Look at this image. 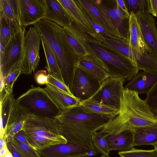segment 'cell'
<instances>
[{"instance_id":"6da1fadb","label":"cell","mask_w":157,"mask_h":157,"mask_svg":"<svg viewBox=\"0 0 157 157\" xmlns=\"http://www.w3.org/2000/svg\"><path fill=\"white\" fill-rule=\"evenodd\" d=\"M114 117L89 113L80 106L62 110L54 119L60 134L67 141L94 149L92 134Z\"/></svg>"},{"instance_id":"7a4b0ae2","label":"cell","mask_w":157,"mask_h":157,"mask_svg":"<svg viewBox=\"0 0 157 157\" xmlns=\"http://www.w3.org/2000/svg\"><path fill=\"white\" fill-rule=\"evenodd\" d=\"M157 125V117L145 100L136 92L124 89L118 114L111 119L100 131L114 133L136 128Z\"/></svg>"},{"instance_id":"3957f363","label":"cell","mask_w":157,"mask_h":157,"mask_svg":"<svg viewBox=\"0 0 157 157\" xmlns=\"http://www.w3.org/2000/svg\"><path fill=\"white\" fill-rule=\"evenodd\" d=\"M66 28L75 36L88 52L95 55L103 62L109 70L110 77L121 78L126 82L138 74L139 69L132 61L98 41L74 23Z\"/></svg>"},{"instance_id":"277c9868","label":"cell","mask_w":157,"mask_h":157,"mask_svg":"<svg viewBox=\"0 0 157 157\" xmlns=\"http://www.w3.org/2000/svg\"><path fill=\"white\" fill-rule=\"evenodd\" d=\"M33 25L55 56L64 82L69 87L78 58L65 37L63 28L46 19H42Z\"/></svg>"},{"instance_id":"5b68a950","label":"cell","mask_w":157,"mask_h":157,"mask_svg":"<svg viewBox=\"0 0 157 157\" xmlns=\"http://www.w3.org/2000/svg\"><path fill=\"white\" fill-rule=\"evenodd\" d=\"M23 111L26 119L21 130L33 148L39 150L67 142L60 134L54 118Z\"/></svg>"},{"instance_id":"8992f818","label":"cell","mask_w":157,"mask_h":157,"mask_svg":"<svg viewBox=\"0 0 157 157\" xmlns=\"http://www.w3.org/2000/svg\"><path fill=\"white\" fill-rule=\"evenodd\" d=\"M16 103L24 112L49 118H54L62 111L44 88L40 86H32L16 99Z\"/></svg>"},{"instance_id":"52a82bcc","label":"cell","mask_w":157,"mask_h":157,"mask_svg":"<svg viewBox=\"0 0 157 157\" xmlns=\"http://www.w3.org/2000/svg\"><path fill=\"white\" fill-rule=\"evenodd\" d=\"M116 29L122 39L129 43L130 14L121 9L116 0H91Z\"/></svg>"},{"instance_id":"ba28073f","label":"cell","mask_w":157,"mask_h":157,"mask_svg":"<svg viewBox=\"0 0 157 157\" xmlns=\"http://www.w3.org/2000/svg\"><path fill=\"white\" fill-rule=\"evenodd\" d=\"M41 40L39 33L34 27H30L26 31L23 40L21 74H31L37 68L40 60Z\"/></svg>"},{"instance_id":"9c48e42d","label":"cell","mask_w":157,"mask_h":157,"mask_svg":"<svg viewBox=\"0 0 157 157\" xmlns=\"http://www.w3.org/2000/svg\"><path fill=\"white\" fill-rule=\"evenodd\" d=\"M125 82L121 78L109 77L101 82L98 89L90 98L119 109Z\"/></svg>"},{"instance_id":"30bf717a","label":"cell","mask_w":157,"mask_h":157,"mask_svg":"<svg viewBox=\"0 0 157 157\" xmlns=\"http://www.w3.org/2000/svg\"><path fill=\"white\" fill-rule=\"evenodd\" d=\"M101 83L75 66L69 87L72 95L81 101L90 98L98 89Z\"/></svg>"},{"instance_id":"8fae6325","label":"cell","mask_w":157,"mask_h":157,"mask_svg":"<svg viewBox=\"0 0 157 157\" xmlns=\"http://www.w3.org/2000/svg\"><path fill=\"white\" fill-rule=\"evenodd\" d=\"M25 29L15 35L0 51V74L4 77L16 64L21 61Z\"/></svg>"},{"instance_id":"7c38bea8","label":"cell","mask_w":157,"mask_h":157,"mask_svg":"<svg viewBox=\"0 0 157 157\" xmlns=\"http://www.w3.org/2000/svg\"><path fill=\"white\" fill-rule=\"evenodd\" d=\"M37 151L40 157H90L98 154L95 149L68 141Z\"/></svg>"},{"instance_id":"4fadbf2b","label":"cell","mask_w":157,"mask_h":157,"mask_svg":"<svg viewBox=\"0 0 157 157\" xmlns=\"http://www.w3.org/2000/svg\"><path fill=\"white\" fill-rule=\"evenodd\" d=\"M20 19L24 27L45 19V0H18Z\"/></svg>"},{"instance_id":"5bb4252c","label":"cell","mask_w":157,"mask_h":157,"mask_svg":"<svg viewBox=\"0 0 157 157\" xmlns=\"http://www.w3.org/2000/svg\"><path fill=\"white\" fill-rule=\"evenodd\" d=\"M75 66L92 75L101 83L110 77L109 70L103 62L90 52L79 58Z\"/></svg>"},{"instance_id":"9a60e30c","label":"cell","mask_w":157,"mask_h":157,"mask_svg":"<svg viewBox=\"0 0 157 157\" xmlns=\"http://www.w3.org/2000/svg\"><path fill=\"white\" fill-rule=\"evenodd\" d=\"M136 15L145 44L157 55V29L155 18L150 14L139 13Z\"/></svg>"},{"instance_id":"2e32d148","label":"cell","mask_w":157,"mask_h":157,"mask_svg":"<svg viewBox=\"0 0 157 157\" xmlns=\"http://www.w3.org/2000/svg\"><path fill=\"white\" fill-rule=\"evenodd\" d=\"M58 0L70 17L72 21L81 30L91 36L97 34L75 0Z\"/></svg>"},{"instance_id":"e0dca14e","label":"cell","mask_w":157,"mask_h":157,"mask_svg":"<svg viewBox=\"0 0 157 157\" xmlns=\"http://www.w3.org/2000/svg\"><path fill=\"white\" fill-rule=\"evenodd\" d=\"M105 137L110 151H125L133 147L134 136L132 129L114 133H106Z\"/></svg>"},{"instance_id":"ac0fdd59","label":"cell","mask_w":157,"mask_h":157,"mask_svg":"<svg viewBox=\"0 0 157 157\" xmlns=\"http://www.w3.org/2000/svg\"><path fill=\"white\" fill-rule=\"evenodd\" d=\"M44 19L55 22L63 28L71 25L72 20L58 0H45Z\"/></svg>"},{"instance_id":"d6986e66","label":"cell","mask_w":157,"mask_h":157,"mask_svg":"<svg viewBox=\"0 0 157 157\" xmlns=\"http://www.w3.org/2000/svg\"><path fill=\"white\" fill-rule=\"evenodd\" d=\"M157 81V75L143 71L131 79L124 89L134 91L139 94H147Z\"/></svg>"},{"instance_id":"ffe728a7","label":"cell","mask_w":157,"mask_h":157,"mask_svg":"<svg viewBox=\"0 0 157 157\" xmlns=\"http://www.w3.org/2000/svg\"><path fill=\"white\" fill-rule=\"evenodd\" d=\"M130 14L129 44L135 57L150 49L143 40L136 15L132 12Z\"/></svg>"},{"instance_id":"44dd1931","label":"cell","mask_w":157,"mask_h":157,"mask_svg":"<svg viewBox=\"0 0 157 157\" xmlns=\"http://www.w3.org/2000/svg\"><path fill=\"white\" fill-rule=\"evenodd\" d=\"M87 14L111 34L121 39L116 29L91 0H76Z\"/></svg>"},{"instance_id":"7402d4cb","label":"cell","mask_w":157,"mask_h":157,"mask_svg":"<svg viewBox=\"0 0 157 157\" xmlns=\"http://www.w3.org/2000/svg\"><path fill=\"white\" fill-rule=\"evenodd\" d=\"M44 88L62 110L81 106V101L74 96L67 94L48 83H46Z\"/></svg>"},{"instance_id":"603a6c76","label":"cell","mask_w":157,"mask_h":157,"mask_svg":"<svg viewBox=\"0 0 157 157\" xmlns=\"http://www.w3.org/2000/svg\"><path fill=\"white\" fill-rule=\"evenodd\" d=\"M91 36L98 41L129 59L136 64L135 59L132 50L129 43L127 42L124 40L112 39L99 34Z\"/></svg>"},{"instance_id":"cb8c5ba5","label":"cell","mask_w":157,"mask_h":157,"mask_svg":"<svg viewBox=\"0 0 157 157\" xmlns=\"http://www.w3.org/2000/svg\"><path fill=\"white\" fill-rule=\"evenodd\" d=\"M133 146L152 145L157 143V125L136 128Z\"/></svg>"},{"instance_id":"d4e9b609","label":"cell","mask_w":157,"mask_h":157,"mask_svg":"<svg viewBox=\"0 0 157 157\" xmlns=\"http://www.w3.org/2000/svg\"><path fill=\"white\" fill-rule=\"evenodd\" d=\"M25 119V113L19 108L16 103L5 129L6 139L14 137L15 135L21 129Z\"/></svg>"},{"instance_id":"484cf974","label":"cell","mask_w":157,"mask_h":157,"mask_svg":"<svg viewBox=\"0 0 157 157\" xmlns=\"http://www.w3.org/2000/svg\"><path fill=\"white\" fill-rule=\"evenodd\" d=\"M81 103L83 109L89 113L115 117L119 113V109L99 103L90 98L82 101Z\"/></svg>"},{"instance_id":"4316f807","label":"cell","mask_w":157,"mask_h":157,"mask_svg":"<svg viewBox=\"0 0 157 157\" xmlns=\"http://www.w3.org/2000/svg\"><path fill=\"white\" fill-rule=\"evenodd\" d=\"M25 27L17 25L0 16V50L7 45L12 37Z\"/></svg>"},{"instance_id":"83f0119b","label":"cell","mask_w":157,"mask_h":157,"mask_svg":"<svg viewBox=\"0 0 157 157\" xmlns=\"http://www.w3.org/2000/svg\"><path fill=\"white\" fill-rule=\"evenodd\" d=\"M0 16L19 26H23L19 17L18 0H0Z\"/></svg>"},{"instance_id":"f1b7e54d","label":"cell","mask_w":157,"mask_h":157,"mask_svg":"<svg viewBox=\"0 0 157 157\" xmlns=\"http://www.w3.org/2000/svg\"><path fill=\"white\" fill-rule=\"evenodd\" d=\"M136 64L139 70L157 75V55L151 50L135 56Z\"/></svg>"},{"instance_id":"f546056e","label":"cell","mask_w":157,"mask_h":157,"mask_svg":"<svg viewBox=\"0 0 157 157\" xmlns=\"http://www.w3.org/2000/svg\"><path fill=\"white\" fill-rule=\"evenodd\" d=\"M13 92L0 101V137L5 136V130L9 117L16 103Z\"/></svg>"},{"instance_id":"4dcf8cb0","label":"cell","mask_w":157,"mask_h":157,"mask_svg":"<svg viewBox=\"0 0 157 157\" xmlns=\"http://www.w3.org/2000/svg\"><path fill=\"white\" fill-rule=\"evenodd\" d=\"M41 40L46 58L47 65L46 68L48 72V74L65 83L55 56L44 41L41 38Z\"/></svg>"},{"instance_id":"1f68e13d","label":"cell","mask_w":157,"mask_h":157,"mask_svg":"<svg viewBox=\"0 0 157 157\" xmlns=\"http://www.w3.org/2000/svg\"><path fill=\"white\" fill-rule=\"evenodd\" d=\"M63 33L76 56L79 58L89 52L75 36L67 29L63 28Z\"/></svg>"},{"instance_id":"d6a6232c","label":"cell","mask_w":157,"mask_h":157,"mask_svg":"<svg viewBox=\"0 0 157 157\" xmlns=\"http://www.w3.org/2000/svg\"><path fill=\"white\" fill-rule=\"evenodd\" d=\"M21 61L14 65L3 77L4 87L8 94L13 92L14 84L21 74Z\"/></svg>"},{"instance_id":"836d02e7","label":"cell","mask_w":157,"mask_h":157,"mask_svg":"<svg viewBox=\"0 0 157 157\" xmlns=\"http://www.w3.org/2000/svg\"><path fill=\"white\" fill-rule=\"evenodd\" d=\"M125 1L129 14L131 12L136 15L139 13L150 14L149 0H125Z\"/></svg>"},{"instance_id":"e575fe53","label":"cell","mask_w":157,"mask_h":157,"mask_svg":"<svg viewBox=\"0 0 157 157\" xmlns=\"http://www.w3.org/2000/svg\"><path fill=\"white\" fill-rule=\"evenodd\" d=\"M12 144L21 157H40L37 151L13 138L6 139Z\"/></svg>"},{"instance_id":"d590c367","label":"cell","mask_w":157,"mask_h":157,"mask_svg":"<svg viewBox=\"0 0 157 157\" xmlns=\"http://www.w3.org/2000/svg\"><path fill=\"white\" fill-rule=\"evenodd\" d=\"M106 133L100 131L94 133L92 140L94 148L102 155L109 156V152L105 137Z\"/></svg>"},{"instance_id":"8d00e7d4","label":"cell","mask_w":157,"mask_h":157,"mask_svg":"<svg viewBox=\"0 0 157 157\" xmlns=\"http://www.w3.org/2000/svg\"><path fill=\"white\" fill-rule=\"evenodd\" d=\"M121 157H157V150H144L132 147L130 150L118 153Z\"/></svg>"},{"instance_id":"74e56055","label":"cell","mask_w":157,"mask_h":157,"mask_svg":"<svg viewBox=\"0 0 157 157\" xmlns=\"http://www.w3.org/2000/svg\"><path fill=\"white\" fill-rule=\"evenodd\" d=\"M75 1L81 9L87 20L95 29L97 34H99L103 36L112 39L119 40L122 39L111 34L105 30L96 21L86 13L84 10L77 2L76 0H75Z\"/></svg>"},{"instance_id":"f35d334b","label":"cell","mask_w":157,"mask_h":157,"mask_svg":"<svg viewBox=\"0 0 157 157\" xmlns=\"http://www.w3.org/2000/svg\"><path fill=\"white\" fill-rule=\"evenodd\" d=\"M145 101L152 113L157 117V81L147 94Z\"/></svg>"},{"instance_id":"ab89813d","label":"cell","mask_w":157,"mask_h":157,"mask_svg":"<svg viewBox=\"0 0 157 157\" xmlns=\"http://www.w3.org/2000/svg\"><path fill=\"white\" fill-rule=\"evenodd\" d=\"M48 83L50 85L68 94L73 96L71 93L69 87L64 82L49 74L48 75Z\"/></svg>"},{"instance_id":"60d3db41","label":"cell","mask_w":157,"mask_h":157,"mask_svg":"<svg viewBox=\"0 0 157 157\" xmlns=\"http://www.w3.org/2000/svg\"><path fill=\"white\" fill-rule=\"evenodd\" d=\"M48 75L45 70H41L38 71L35 76L37 83L40 85H45L48 83Z\"/></svg>"},{"instance_id":"b9f144b4","label":"cell","mask_w":157,"mask_h":157,"mask_svg":"<svg viewBox=\"0 0 157 157\" xmlns=\"http://www.w3.org/2000/svg\"><path fill=\"white\" fill-rule=\"evenodd\" d=\"M150 14L157 16V0H149Z\"/></svg>"},{"instance_id":"7bdbcfd3","label":"cell","mask_w":157,"mask_h":157,"mask_svg":"<svg viewBox=\"0 0 157 157\" xmlns=\"http://www.w3.org/2000/svg\"><path fill=\"white\" fill-rule=\"evenodd\" d=\"M14 137L20 142L29 146L25 137L23 132L21 129L15 135Z\"/></svg>"},{"instance_id":"ee69618b","label":"cell","mask_w":157,"mask_h":157,"mask_svg":"<svg viewBox=\"0 0 157 157\" xmlns=\"http://www.w3.org/2000/svg\"><path fill=\"white\" fill-rule=\"evenodd\" d=\"M6 142L9 151L11 153L13 157H21L18 151L14 147L11 143L6 140Z\"/></svg>"},{"instance_id":"f6af8a7d","label":"cell","mask_w":157,"mask_h":157,"mask_svg":"<svg viewBox=\"0 0 157 157\" xmlns=\"http://www.w3.org/2000/svg\"><path fill=\"white\" fill-rule=\"evenodd\" d=\"M116 2L118 6L123 11L129 13L127 7L125 0H116Z\"/></svg>"},{"instance_id":"bcb514c9","label":"cell","mask_w":157,"mask_h":157,"mask_svg":"<svg viewBox=\"0 0 157 157\" xmlns=\"http://www.w3.org/2000/svg\"><path fill=\"white\" fill-rule=\"evenodd\" d=\"M9 151L7 145L6 143L4 145L3 147L0 150V156H1L3 155L6 154Z\"/></svg>"},{"instance_id":"7dc6e473","label":"cell","mask_w":157,"mask_h":157,"mask_svg":"<svg viewBox=\"0 0 157 157\" xmlns=\"http://www.w3.org/2000/svg\"><path fill=\"white\" fill-rule=\"evenodd\" d=\"M0 157H13V156L11 153L9 151L6 154L0 156Z\"/></svg>"},{"instance_id":"c3c4849f","label":"cell","mask_w":157,"mask_h":157,"mask_svg":"<svg viewBox=\"0 0 157 157\" xmlns=\"http://www.w3.org/2000/svg\"><path fill=\"white\" fill-rule=\"evenodd\" d=\"M153 146L154 147L155 149L157 150V143L154 145Z\"/></svg>"},{"instance_id":"681fc988","label":"cell","mask_w":157,"mask_h":157,"mask_svg":"<svg viewBox=\"0 0 157 157\" xmlns=\"http://www.w3.org/2000/svg\"><path fill=\"white\" fill-rule=\"evenodd\" d=\"M100 157H111L109 156H106V155H102Z\"/></svg>"},{"instance_id":"f907efd6","label":"cell","mask_w":157,"mask_h":157,"mask_svg":"<svg viewBox=\"0 0 157 157\" xmlns=\"http://www.w3.org/2000/svg\"><path fill=\"white\" fill-rule=\"evenodd\" d=\"M156 17L157 19V16ZM156 24L157 25V22H156Z\"/></svg>"}]
</instances>
